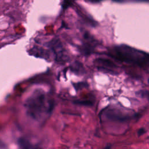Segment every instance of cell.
<instances>
[{"label":"cell","instance_id":"5b68a950","mask_svg":"<svg viewBox=\"0 0 149 149\" xmlns=\"http://www.w3.org/2000/svg\"><path fill=\"white\" fill-rule=\"evenodd\" d=\"M74 103L79 105V104L83 105H90L91 104V102L89 101H74Z\"/></svg>","mask_w":149,"mask_h":149},{"label":"cell","instance_id":"8992f818","mask_svg":"<svg viewBox=\"0 0 149 149\" xmlns=\"http://www.w3.org/2000/svg\"><path fill=\"white\" fill-rule=\"evenodd\" d=\"M145 132H146L145 129H144V128H141V129H139V131H138V135H139V136H141V135H142L143 134H144Z\"/></svg>","mask_w":149,"mask_h":149},{"label":"cell","instance_id":"6da1fadb","mask_svg":"<svg viewBox=\"0 0 149 149\" xmlns=\"http://www.w3.org/2000/svg\"><path fill=\"white\" fill-rule=\"evenodd\" d=\"M27 112L33 119L41 121L50 115L54 108V102L47 98L41 90H36L26 102Z\"/></svg>","mask_w":149,"mask_h":149},{"label":"cell","instance_id":"7a4b0ae2","mask_svg":"<svg viewBox=\"0 0 149 149\" xmlns=\"http://www.w3.org/2000/svg\"><path fill=\"white\" fill-rule=\"evenodd\" d=\"M111 55L118 60L140 67H148V65L147 53L127 45L122 44L115 47Z\"/></svg>","mask_w":149,"mask_h":149},{"label":"cell","instance_id":"3957f363","mask_svg":"<svg viewBox=\"0 0 149 149\" xmlns=\"http://www.w3.org/2000/svg\"><path fill=\"white\" fill-rule=\"evenodd\" d=\"M107 118L112 120L126 121L130 118L129 115H125L116 109H109L106 111Z\"/></svg>","mask_w":149,"mask_h":149},{"label":"cell","instance_id":"277c9868","mask_svg":"<svg viewBox=\"0 0 149 149\" xmlns=\"http://www.w3.org/2000/svg\"><path fill=\"white\" fill-rule=\"evenodd\" d=\"M19 144L21 148H30L34 147L33 146H31V144L28 140L24 139H20L19 140Z\"/></svg>","mask_w":149,"mask_h":149}]
</instances>
